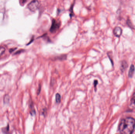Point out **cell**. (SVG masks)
<instances>
[{"label":"cell","instance_id":"7c38bea8","mask_svg":"<svg viewBox=\"0 0 135 134\" xmlns=\"http://www.w3.org/2000/svg\"><path fill=\"white\" fill-rule=\"evenodd\" d=\"M130 105L132 107H135V97H132L131 99L130 103Z\"/></svg>","mask_w":135,"mask_h":134},{"label":"cell","instance_id":"e0dca14e","mask_svg":"<svg viewBox=\"0 0 135 134\" xmlns=\"http://www.w3.org/2000/svg\"><path fill=\"white\" fill-rule=\"evenodd\" d=\"M41 89V86L40 84L38 86V92H37L38 94H39L40 93Z\"/></svg>","mask_w":135,"mask_h":134},{"label":"cell","instance_id":"277c9868","mask_svg":"<svg viewBox=\"0 0 135 134\" xmlns=\"http://www.w3.org/2000/svg\"><path fill=\"white\" fill-rule=\"evenodd\" d=\"M122 32V28L119 26H116L113 30V34L116 37H119L121 36Z\"/></svg>","mask_w":135,"mask_h":134},{"label":"cell","instance_id":"ba28073f","mask_svg":"<svg viewBox=\"0 0 135 134\" xmlns=\"http://www.w3.org/2000/svg\"><path fill=\"white\" fill-rule=\"evenodd\" d=\"M2 131L4 134H9L10 133V126L8 124L7 126L2 128Z\"/></svg>","mask_w":135,"mask_h":134},{"label":"cell","instance_id":"8fae6325","mask_svg":"<svg viewBox=\"0 0 135 134\" xmlns=\"http://www.w3.org/2000/svg\"><path fill=\"white\" fill-rule=\"evenodd\" d=\"M55 99L56 103H60V102L61 101V95L59 93H57L56 94Z\"/></svg>","mask_w":135,"mask_h":134},{"label":"cell","instance_id":"5b68a950","mask_svg":"<svg viewBox=\"0 0 135 134\" xmlns=\"http://www.w3.org/2000/svg\"><path fill=\"white\" fill-rule=\"evenodd\" d=\"M128 67V65L125 61H122L120 67V70L122 73H123L124 70H125Z\"/></svg>","mask_w":135,"mask_h":134},{"label":"cell","instance_id":"52a82bcc","mask_svg":"<svg viewBox=\"0 0 135 134\" xmlns=\"http://www.w3.org/2000/svg\"><path fill=\"white\" fill-rule=\"evenodd\" d=\"M30 113L31 114V115H34L36 114V111H35V109L34 108V105L33 104V102H31L29 104Z\"/></svg>","mask_w":135,"mask_h":134},{"label":"cell","instance_id":"4fadbf2b","mask_svg":"<svg viewBox=\"0 0 135 134\" xmlns=\"http://www.w3.org/2000/svg\"><path fill=\"white\" fill-rule=\"evenodd\" d=\"M126 23H127V24L128 25L129 27L131 29H134V26H133V24H132V22L129 19H128L127 20V21H126Z\"/></svg>","mask_w":135,"mask_h":134},{"label":"cell","instance_id":"3957f363","mask_svg":"<svg viewBox=\"0 0 135 134\" xmlns=\"http://www.w3.org/2000/svg\"><path fill=\"white\" fill-rule=\"evenodd\" d=\"M61 22L59 20H57L55 19H53L52 21V24L50 27V31L51 33L55 32L59 29L61 26Z\"/></svg>","mask_w":135,"mask_h":134},{"label":"cell","instance_id":"5bb4252c","mask_svg":"<svg viewBox=\"0 0 135 134\" xmlns=\"http://www.w3.org/2000/svg\"><path fill=\"white\" fill-rule=\"evenodd\" d=\"M74 4H72L70 8V18H72L73 15H74V13H73V7H74Z\"/></svg>","mask_w":135,"mask_h":134},{"label":"cell","instance_id":"9a60e30c","mask_svg":"<svg viewBox=\"0 0 135 134\" xmlns=\"http://www.w3.org/2000/svg\"><path fill=\"white\" fill-rule=\"evenodd\" d=\"M5 49L3 47L0 48V57L5 53Z\"/></svg>","mask_w":135,"mask_h":134},{"label":"cell","instance_id":"6da1fadb","mask_svg":"<svg viewBox=\"0 0 135 134\" xmlns=\"http://www.w3.org/2000/svg\"><path fill=\"white\" fill-rule=\"evenodd\" d=\"M135 127V120L131 117L126 118L121 120L119 125L121 134H132Z\"/></svg>","mask_w":135,"mask_h":134},{"label":"cell","instance_id":"8992f818","mask_svg":"<svg viewBox=\"0 0 135 134\" xmlns=\"http://www.w3.org/2000/svg\"><path fill=\"white\" fill-rule=\"evenodd\" d=\"M135 72V67L134 65L132 64L130 67V69L129 70L128 76L129 78H132L133 77Z\"/></svg>","mask_w":135,"mask_h":134},{"label":"cell","instance_id":"30bf717a","mask_svg":"<svg viewBox=\"0 0 135 134\" xmlns=\"http://www.w3.org/2000/svg\"><path fill=\"white\" fill-rule=\"evenodd\" d=\"M10 102V97L8 94H6L4 97V102L5 104H8Z\"/></svg>","mask_w":135,"mask_h":134},{"label":"cell","instance_id":"7a4b0ae2","mask_svg":"<svg viewBox=\"0 0 135 134\" xmlns=\"http://www.w3.org/2000/svg\"><path fill=\"white\" fill-rule=\"evenodd\" d=\"M40 6V3L38 0H33L31 1L27 6L29 10L32 12L37 10Z\"/></svg>","mask_w":135,"mask_h":134},{"label":"cell","instance_id":"9c48e42d","mask_svg":"<svg viewBox=\"0 0 135 134\" xmlns=\"http://www.w3.org/2000/svg\"><path fill=\"white\" fill-rule=\"evenodd\" d=\"M67 55H62L61 56H57L55 57L56 58L54 60H64L67 59Z\"/></svg>","mask_w":135,"mask_h":134},{"label":"cell","instance_id":"2e32d148","mask_svg":"<svg viewBox=\"0 0 135 134\" xmlns=\"http://www.w3.org/2000/svg\"><path fill=\"white\" fill-rule=\"evenodd\" d=\"M98 84V80H95L94 81V88L95 91H96V86Z\"/></svg>","mask_w":135,"mask_h":134}]
</instances>
